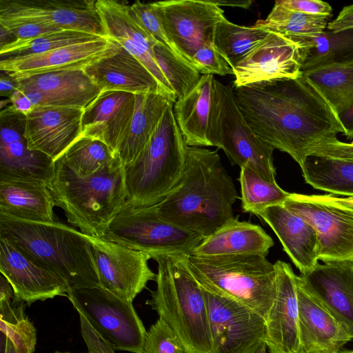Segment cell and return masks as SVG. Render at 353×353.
Masks as SVG:
<instances>
[{
	"mask_svg": "<svg viewBox=\"0 0 353 353\" xmlns=\"http://www.w3.org/2000/svg\"><path fill=\"white\" fill-rule=\"evenodd\" d=\"M247 123L267 145L301 168L311 148L344 133L329 104L303 76L233 88Z\"/></svg>",
	"mask_w": 353,
	"mask_h": 353,
	"instance_id": "6da1fadb",
	"label": "cell"
},
{
	"mask_svg": "<svg viewBox=\"0 0 353 353\" xmlns=\"http://www.w3.org/2000/svg\"><path fill=\"white\" fill-rule=\"evenodd\" d=\"M238 197L217 150L188 146L181 178L156 206L162 219L204 238L234 218Z\"/></svg>",
	"mask_w": 353,
	"mask_h": 353,
	"instance_id": "7a4b0ae2",
	"label": "cell"
},
{
	"mask_svg": "<svg viewBox=\"0 0 353 353\" xmlns=\"http://www.w3.org/2000/svg\"><path fill=\"white\" fill-rule=\"evenodd\" d=\"M0 238L59 275L69 290L99 285L92 244L81 231L57 221H28L0 212Z\"/></svg>",
	"mask_w": 353,
	"mask_h": 353,
	"instance_id": "3957f363",
	"label": "cell"
},
{
	"mask_svg": "<svg viewBox=\"0 0 353 353\" xmlns=\"http://www.w3.org/2000/svg\"><path fill=\"white\" fill-rule=\"evenodd\" d=\"M48 187L68 221L90 236L103 237L127 201L123 165L118 154L103 169L88 176L79 175L57 159Z\"/></svg>",
	"mask_w": 353,
	"mask_h": 353,
	"instance_id": "277c9868",
	"label": "cell"
},
{
	"mask_svg": "<svg viewBox=\"0 0 353 353\" xmlns=\"http://www.w3.org/2000/svg\"><path fill=\"white\" fill-rule=\"evenodd\" d=\"M150 255L157 263V288L145 304L174 332L185 353H212L203 289L187 268L183 254Z\"/></svg>",
	"mask_w": 353,
	"mask_h": 353,
	"instance_id": "5b68a950",
	"label": "cell"
},
{
	"mask_svg": "<svg viewBox=\"0 0 353 353\" xmlns=\"http://www.w3.org/2000/svg\"><path fill=\"white\" fill-rule=\"evenodd\" d=\"M173 105H168L137 159L123 165L126 203L132 207L159 205L183 175L188 145L176 121Z\"/></svg>",
	"mask_w": 353,
	"mask_h": 353,
	"instance_id": "8992f818",
	"label": "cell"
},
{
	"mask_svg": "<svg viewBox=\"0 0 353 353\" xmlns=\"http://www.w3.org/2000/svg\"><path fill=\"white\" fill-rule=\"evenodd\" d=\"M184 263L205 290L236 301L265 319L276 295V268L265 256L243 254L196 256Z\"/></svg>",
	"mask_w": 353,
	"mask_h": 353,
	"instance_id": "52a82bcc",
	"label": "cell"
},
{
	"mask_svg": "<svg viewBox=\"0 0 353 353\" xmlns=\"http://www.w3.org/2000/svg\"><path fill=\"white\" fill-rule=\"evenodd\" d=\"M210 146L222 149L232 164L248 168L270 181H276L274 148L253 131L241 113L233 88L214 78L208 128Z\"/></svg>",
	"mask_w": 353,
	"mask_h": 353,
	"instance_id": "ba28073f",
	"label": "cell"
},
{
	"mask_svg": "<svg viewBox=\"0 0 353 353\" xmlns=\"http://www.w3.org/2000/svg\"><path fill=\"white\" fill-rule=\"evenodd\" d=\"M103 238L149 254H192L201 243L200 234L162 219L157 206L135 208L126 202Z\"/></svg>",
	"mask_w": 353,
	"mask_h": 353,
	"instance_id": "9c48e42d",
	"label": "cell"
},
{
	"mask_svg": "<svg viewBox=\"0 0 353 353\" xmlns=\"http://www.w3.org/2000/svg\"><path fill=\"white\" fill-rule=\"evenodd\" d=\"M67 297L115 350L142 353L147 331L132 301L99 285L69 290Z\"/></svg>",
	"mask_w": 353,
	"mask_h": 353,
	"instance_id": "30bf717a",
	"label": "cell"
},
{
	"mask_svg": "<svg viewBox=\"0 0 353 353\" xmlns=\"http://www.w3.org/2000/svg\"><path fill=\"white\" fill-rule=\"evenodd\" d=\"M203 292L212 353H266L264 318L236 301Z\"/></svg>",
	"mask_w": 353,
	"mask_h": 353,
	"instance_id": "8fae6325",
	"label": "cell"
},
{
	"mask_svg": "<svg viewBox=\"0 0 353 353\" xmlns=\"http://www.w3.org/2000/svg\"><path fill=\"white\" fill-rule=\"evenodd\" d=\"M154 3L168 39L192 65V57L200 48L214 45L215 28L225 18L224 10L212 0H169Z\"/></svg>",
	"mask_w": 353,
	"mask_h": 353,
	"instance_id": "7c38bea8",
	"label": "cell"
},
{
	"mask_svg": "<svg viewBox=\"0 0 353 353\" xmlns=\"http://www.w3.org/2000/svg\"><path fill=\"white\" fill-rule=\"evenodd\" d=\"M97 270L99 286L133 301L157 274L150 269L149 254L103 237L88 236Z\"/></svg>",
	"mask_w": 353,
	"mask_h": 353,
	"instance_id": "4fadbf2b",
	"label": "cell"
},
{
	"mask_svg": "<svg viewBox=\"0 0 353 353\" xmlns=\"http://www.w3.org/2000/svg\"><path fill=\"white\" fill-rule=\"evenodd\" d=\"M283 205L316 230L319 241V260L324 263L353 262V210L297 193H290Z\"/></svg>",
	"mask_w": 353,
	"mask_h": 353,
	"instance_id": "5bb4252c",
	"label": "cell"
},
{
	"mask_svg": "<svg viewBox=\"0 0 353 353\" xmlns=\"http://www.w3.org/2000/svg\"><path fill=\"white\" fill-rule=\"evenodd\" d=\"M0 20L50 24L107 38L93 0H0Z\"/></svg>",
	"mask_w": 353,
	"mask_h": 353,
	"instance_id": "9a60e30c",
	"label": "cell"
},
{
	"mask_svg": "<svg viewBox=\"0 0 353 353\" xmlns=\"http://www.w3.org/2000/svg\"><path fill=\"white\" fill-rule=\"evenodd\" d=\"M26 115L11 105L0 113V177L39 181L48 186L54 173V161L28 147L24 137Z\"/></svg>",
	"mask_w": 353,
	"mask_h": 353,
	"instance_id": "2e32d148",
	"label": "cell"
},
{
	"mask_svg": "<svg viewBox=\"0 0 353 353\" xmlns=\"http://www.w3.org/2000/svg\"><path fill=\"white\" fill-rule=\"evenodd\" d=\"M233 70L234 88L297 79L302 75L298 46L280 34L268 31Z\"/></svg>",
	"mask_w": 353,
	"mask_h": 353,
	"instance_id": "e0dca14e",
	"label": "cell"
},
{
	"mask_svg": "<svg viewBox=\"0 0 353 353\" xmlns=\"http://www.w3.org/2000/svg\"><path fill=\"white\" fill-rule=\"evenodd\" d=\"M120 45L108 38L70 45L41 54L0 59L1 71L13 79L85 68L116 52Z\"/></svg>",
	"mask_w": 353,
	"mask_h": 353,
	"instance_id": "ac0fdd59",
	"label": "cell"
},
{
	"mask_svg": "<svg viewBox=\"0 0 353 353\" xmlns=\"http://www.w3.org/2000/svg\"><path fill=\"white\" fill-rule=\"evenodd\" d=\"M16 88L33 108L52 106L84 110L101 92L84 70L54 72L14 79Z\"/></svg>",
	"mask_w": 353,
	"mask_h": 353,
	"instance_id": "d6986e66",
	"label": "cell"
},
{
	"mask_svg": "<svg viewBox=\"0 0 353 353\" xmlns=\"http://www.w3.org/2000/svg\"><path fill=\"white\" fill-rule=\"evenodd\" d=\"M105 37L139 60L155 77L170 100L176 97L157 65L153 52L156 41L132 15L130 5L114 0L95 1Z\"/></svg>",
	"mask_w": 353,
	"mask_h": 353,
	"instance_id": "ffe728a7",
	"label": "cell"
},
{
	"mask_svg": "<svg viewBox=\"0 0 353 353\" xmlns=\"http://www.w3.org/2000/svg\"><path fill=\"white\" fill-rule=\"evenodd\" d=\"M0 272L16 297L30 305L37 301L65 296V281L28 257L9 240L0 238Z\"/></svg>",
	"mask_w": 353,
	"mask_h": 353,
	"instance_id": "44dd1931",
	"label": "cell"
},
{
	"mask_svg": "<svg viewBox=\"0 0 353 353\" xmlns=\"http://www.w3.org/2000/svg\"><path fill=\"white\" fill-rule=\"evenodd\" d=\"M276 295L265 318L269 353H299L301 347L296 276L291 265L278 260Z\"/></svg>",
	"mask_w": 353,
	"mask_h": 353,
	"instance_id": "7402d4cb",
	"label": "cell"
},
{
	"mask_svg": "<svg viewBox=\"0 0 353 353\" xmlns=\"http://www.w3.org/2000/svg\"><path fill=\"white\" fill-rule=\"evenodd\" d=\"M83 113L74 108L34 107L26 114L24 137L28 148L55 161L81 137Z\"/></svg>",
	"mask_w": 353,
	"mask_h": 353,
	"instance_id": "603a6c76",
	"label": "cell"
},
{
	"mask_svg": "<svg viewBox=\"0 0 353 353\" xmlns=\"http://www.w3.org/2000/svg\"><path fill=\"white\" fill-rule=\"evenodd\" d=\"M297 278L353 339V262L318 263Z\"/></svg>",
	"mask_w": 353,
	"mask_h": 353,
	"instance_id": "cb8c5ba5",
	"label": "cell"
},
{
	"mask_svg": "<svg viewBox=\"0 0 353 353\" xmlns=\"http://www.w3.org/2000/svg\"><path fill=\"white\" fill-rule=\"evenodd\" d=\"M135 108V94L101 92L83 110L81 137L99 140L117 154L128 134Z\"/></svg>",
	"mask_w": 353,
	"mask_h": 353,
	"instance_id": "d4e9b609",
	"label": "cell"
},
{
	"mask_svg": "<svg viewBox=\"0 0 353 353\" xmlns=\"http://www.w3.org/2000/svg\"><path fill=\"white\" fill-rule=\"evenodd\" d=\"M301 347L299 353H339L352 338L296 276Z\"/></svg>",
	"mask_w": 353,
	"mask_h": 353,
	"instance_id": "484cf974",
	"label": "cell"
},
{
	"mask_svg": "<svg viewBox=\"0 0 353 353\" xmlns=\"http://www.w3.org/2000/svg\"><path fill=\"white\" fill-rule=\"evenodd\" d=\"M255 214L272 228L301 274L311 270L319 263V237L310 223L283 205L266 208Z\"/></svg>",
	"mask_w": 353,
	"mask_h": 353,
	"instance_id": "4316f807",
	"label": "cell"
},
{
	"mask_svg": "<svg viewBox=\"0 0 353 353\" xmlns=\"http://www.w3.org/2000/svg\"><path fill=\"white\" fill-rule=\"evenodd\" d=\"M84 70L101 92L122 91L134 94L161 93L168 97L146 67L121 46L116 52L96 61Z\"/></svg>",
	"mask_w": 353,
	"mask_h": 353,
	"instance_id": "83f0119b",
	"label": "cell"
},
{
	"mask_svg": "<svg viewBox=\"0 0 353 353\" xmlns=\"http://www.w3.org/2000/svg\"><path fill=\"white\" fill-rule=\"evenodd\" d=\"M274 244L271 236L259 225L233 218L204 237L190 255L255 254L266 256Z\"/></svg>",
	"mask_w": 353,
	"mask_h": 353,
	"instance_id": "f1b7e54d",
	"label": "cell"
},
{
	"mask_svg": "<svg viewBox=\"0 0 353 353\" xmlns=\"http://www.w3.org/2000/svg\"><path fill=\"white\" fill-rule=\"evenodd\" d=\"M48 185L41 181L0 177V212L32 221H56Z\"/></svg>",
	"mask_w": 353,
	"mask_h": 353,
	"instance_id": "f546056e",
	"label": "cell"
},
{
	"mask_svg": "<svg viewBox=\"0 0 353 353\" xmlns=\"http://www.w3.org/2000/svg\"><path fill=\"white\" fill-rule=\"evenodd\" d=\"M214 79L212 74H203L193 89L174 103L176 121L188 146H210L208 128Z\"/></svg>",
	"mask_w": 353,
	"mask_h": 353,
	"instance_id": "4dcf8cb0",
	"label": "cell"
},
{
	"mask_svg": "<svg viewBox=\"0 0 353 353\" xmlns=\"http://www.w3.org/2000/svg\"><path fill=\"white\" fill-rule=\"evenodd\" d=\"M172 103L161 93L135 94V108L126 139L117 154L123 165L133 162Z\"/></svg>",
	"mask_w": 353,
	"mask_h": 353,
	"instance_id": "1f68e13d",
	"label": "cell"
},
{
	"mask_svg": "<svg viewBox=\"0 0 353 353\" xmlns=\"http://www.w3.org/2000/svg\"><path fill=\"white\" fill-rule=\"evenodd\" d=\"M299 48L301 72L319 66L353 61V29L290 39Z\"/></svg>",
	"mask_w": 353,
	"mask_h": 353,
	"instance_id": "d6a6232c",
	"label": "cell"
},
{
	"mask_svg": "<svg viewBox=\"0 0 353 353\" xmlns=\"http://www.w3.org/2000/svg\"><path fill=\"white\" fill-rule=\"evenodd\" d=\"M305 181L315 189L353 196V162L310 155L302 167Z\"/></svg>",
	"mask_w": 353,
	"mask_h": 353,
	"instance_id": "836d02e7",
	"label": "cell"
},
{
	"mask_svg": "<svg viewBox=\"0 0 353 353\" xmlns=\"http://www.w3.org/2000/svg\"><path fill=\"white\" fill-rule=\"evenodd\" d=\"M302 74L336 115L353 93V61L319 66Z\"/></svg>",
	"mask_w": 353,
	"mask_h": 353,
	"instance_id": "e575fe53",
	"label": "cell"
},
{
	"mask_svg": "<svg viewBox=\"0 0 353 353\" xmlns=\"http://www.w3.org/2000/svg\"><path fill=\"white\" fill-rule=\"evenodd\" d=\"M268 34L254 25L239 26L224 18L216 26L214 46L233 69Z\"/></svg>",
	"mask_w": 353,
	"mask_h": 353,
	"instance_id": "d590c367",
	"label": "cell"
},
{
	"mask_svg": "<svg viewBox=\"0 0 353 353\" xmlns=\"http://www.w3.org/2000/svg\"><path fill=\"white\" fill-rule=\"evenodd\" d=\"M330 17L301 13L275 3L267 17L258 20L254 26L292 39L321 33L326 30Z\"/></svg>",
	"mask_w": 353,
	"mask_h": 353,
	"instance_id": "8d00e7d4",
	"label": "cell"
},
{
	"mask_svg": "<svg viewBox=\"0 0 353 353\" xmlns=\"http://www.w3.org/2000/svg\"><path fill=\"white\" fill-rule=\"evenodd\" d=\"M242 209L256 214L270 206L283 205L290 193L283 190L276 181H270L248 168H241Z\"/></svg>",
	"mask_w": 353,
	"mask_h": 353,
	"instance_id": "74e56055",
	"label": "cell"
},
{
	"mask_svg": "<svg viewBox=\"0 0 353 353\" xmlns=\"http://www.w3.org/2000/svg\"><path fill=\"white\" fill-rule=\"evenodd\" d=\"M102 37L72 30L49 32L29 40H16L1 46V59L19 58L41 54L70 45L97 40Z\"/></svg>",
	"mask_w": 353,
	"mask_h": 353,
	"instance_id": "f35d334b",
	"label": "cell"
},
{
	"mask_svg": "<svg viewBox=\"0 0 353 353\" xmlns=\"http://www.w3.org/2000/svg\"><path fill=\"white\" fill-rule=\"evenodd\" d=\"M117 154L102 141L81 137L58 159L79 175L88 176L103 169Z\"/></svg>",
	"mask_w": 353,
	"mask_h": 353,
	"instance_id": "ab89813d",
	"label": "cell"
},
{
	"mask_svg": "<svg viewBox=\"0 0 353 353\" xmlns=\"http://www.w3.org/2000/svg\"><path fill=\"white\" fill-rule=\"evenodd\" d=\"M157 65L172 88L176 99L185 96L199 82L200 73L189 63L166 47L156 43L153 47Z\"/></svg>",
	"mask_w": 353,
	"mask_h": 353,
	"instance_id": "60d3db41",
	"label": "cell"
},
{
	"mask_svg": "<svg viewBox=\"0 0 353 353\" xmlns=\"http://www.w3.org/2000/svg\"><path fill=\"white\" fill-rule=\"evenodd\" d=\"M130 10L138 23L156 43L166 47L175 55L186 61L168 39L154 2L143 3L137 1L132 5H130Z\"/></svg>",
	"mask_w": 353,
	"mask_h": 353,
	"instance_id": "b9f144b4",
	"label": "cell"
},
{
	"mask_svg": "<svg viewBox=\"0 0 353 353\" xmlns=\"http://www.w3.org/2000/svg\"><path fill=\"white\" fill-rule=\"evenodd\" d=\"M142 353H185L177 335L162 319L152 325L144 342Z\"/></svg>",
	"mask_w": 353,
	"mask_h": 353,
	"instance_id": "7bdbcfd3",
	"label": "cell"
},
{
	"mask_svg": "<svg viewBox=\"0 0 353 353\" xmlns=\"http://www.w3.org/2000/svg\"><path fill=\"white\" fill-rule=\"evenodd\" d=\"M193 67L202 74H233L234 70L214 45L200 48L192 57Z\"/></svg>",
	"mask_w": 353,
	"mask_h": 353,
	"instance_id": "ee69618b",
	"label": "cell"
},
{
	"mask_svg": "<svg viewBox=\"0 0 353 353\" xmlns=\"http://www.w3.org/2000/svg\"><path fill=\"white\" fill-rule=\"evenodd\" d=\"M0 26L12 33L17 40H29L44 34L63 30L50 24L6 20H0Z\"/></svg>",
	"mask_w": 353,
	"mask_h": 353,
	"instance_id": "f6af8a7d",
	"label": "cell"
},
{
	"mask_svg": "<svg viewBox=\"0 0 353 353\" xmlns=\"http://www.w3.org/2000/svg\"><path fill=\"white\" fill-rule=\"evenodd\" d=\"M310 155L353 162V143H344L336 137H333L314 145L310 151Z\"/></svg>",
	"mask_w": 353,
	"mask_h": 353,
	"instance_id": "bcb514c9",
	"label": "cell"
},
{
	"mask_svg": "<svg viewBox=\"0 0 353 353\" xmlns=\"http://www.w3.org/2000/svg\"><path fill=\"white\" fill-rule=\"evenodd\" d=\"M81 332L88 347V353H114V348L88 322L87 319L79 313Z\"/></svg>",
	"mask_w": 353,
	"mask_h": 353,
	"instance_id": "7dc6e473",
	"label": "cell"
},
{
	"mask_svg": "<svg viewBox=\"0 0 353 353\" xmlns=\"http://www.w3.org/2000/svg\"><path fill=\"white\" fill-rule=\"evenodd\" d=\"M275 3L285 8L307 14L332 17V6L321 0H278Z\"/></svg>",
	"mask_w": 353,
	"mask_h": 353,
	"instance_id": "c3c4849f",
	"label": "cell"
},
{
	"mask_svg": "<svg viewBox=\"0 0 353 353\" xmlns=\"http://www.w3.org/2000/svg\"><path fill=\"white\" fill-rule=\"evenodd\" d=\"M326 29L333 32L353 29V4L345 6L338 17L328 23Z\"/></svg>",
	"mask_w": 353,
	"mask_h": 353,
	"instance_id": "681fc988",
	"label": "cell"
},
{
	"mask_svg": "<svg viewBox=\"0 0 353 353\" xmlns=\"http://www.w3.org/2000/svg\"><path fill=\"white\" fill-rule=\"evenodd\" d=\"M336 117L344 130L343 134L347 139H353V93Z\"/></svg>",
	"mask_w": 353,
	"mask_h": 353,
	"instance_id": "f907efd6",
	"label": "cell"
},
{
	"mask_svg": "<svg viewBox=\"0 0 353 353\" xmlns=\"http://www.w3.org/2000/svg\"><path fill=\"white\" fill-rule=\"evenodd\" d=\"M11 105L18 112L27 114L32 108V104L29 98L21 91L16 90L10 97Z\"/></svg>",
	"mask_w": 353,
	"mask_h": 353,
	"instance_id": "816d5d0a",
	"label": "cell"
},
{
	"mask_svg": "<svg viewBox=\"0 0 353 353\" xmlns=\"http://www.w3.org/2000/svg\"><path fill=\"white\" fill-rule=\"evenodd\" d=\"M311 196L319 201L332 204L345 209L353 210V196L338 197L332 194L311 195Z\"/></svg>",
	"mask_w": 353,
	"mask_h": 353,
	"instance_id": "f5cc1de1",
	"label": "cell"
},
{
	"mask_svg": "<svg viewBox=\"0 0 353 353\" xmlns=\"http://www.w3.org/2000/svg\"><path fill=\"white\" fill-rule=\"evenodd\" d=\"M0 83L2 95L8 94L10 97L17 90L14 80L3 71H1Z\"/></svg>",
	"mask_w": 353,
	"mask_h": 353,
	"instance_id": "db71d44e",
	"label": "cell"
},
{
	"mask_svg": "<svg viewBox=\"0 0 353 353\" xmlns=\"http://www.w3.org/2000/svg\"><path fill=\"white\" fill-rule=\"evenodd\" d=\"M1 353H28L19 348L8 335L1 334Z\"/></svg>",
	"mask_w": 353,
	"mask_h": 353,
	"instance_id": "11a10c76",
	"label": "cell"
},
{
	"mask_svg": "<svg viewBox=\"0 0 353 353\" xmlns=\"http://www.w3.org/2000/svg\"><path fill=\"white\" fill-rule=\"evenodd\" d=\"M212 1L216 3L218 6H230V7H236L241 8H248L251 6L253 1H225V0H216Z\"/></svg>",
	"mask_w": 353,
	"mask_h": 353,
	"instance_id": "9f6ffc18",
	"label": "cell"
},
{
	"mask_svg": "<svg viewBox=\"0 0 353 353\" xmlns=\"http://www.w3.org/2000/svg\"><path fill=\"white\" fill-rule=\"evenodd\" d=\"M339 353H353V350L351 351H341Z\"/></svg>",
	"mask_w": 353,
	"mask_h": 353,
	"instance_id": "6f0895ef",
	"label": "cell"
},
{
	"mask_svg": "<svg viewBox=\"0 0 353 353\" xmlns=\"http://www.w3.org/2000/svg\"><path fill=\"white\" fill-rule=\"evenodd\" d=\"M54 353H72V352H62L56 351Z\"/></svg>",
	"mask_w": 353,
	"mask_h": 353,
	"instance_id": "680465c9",
	"label": "cell"
}]
</instances>
